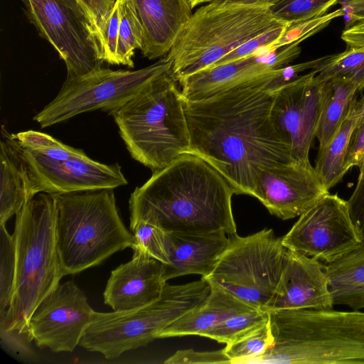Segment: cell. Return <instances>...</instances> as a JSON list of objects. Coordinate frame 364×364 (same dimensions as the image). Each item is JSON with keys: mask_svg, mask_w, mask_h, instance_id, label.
Masks as SVG:
<instances>
[{"mask_svg": "<svg viewBox=\"0 0 364 364\" xmlns=\"http://www.w3.org/2000/svg\"><path fill=\"white\" fill-rule=\"evenodd\" d=\"M364 161V116L360 117L359 122L353 129L344 164V170L347 173L354 166L360 167Z\"/></svg>", "mask_w": 364, "mask_h": 364, "instance_id": "40", "label": "cell"}, {"mask_svg": "<svg viewBox=\"0 0 364 364\" xmlns=\"http://www.w3.org/2000/svg\"><path fill=\"white\" fill-rule=\"evenodd\" d=\"M287 25L288 23H286L251 38L232 50L231 53L224 56L210 67L217 66L250 56L265 48L272 46L282 36Z\"/></svg>", "mask_w": 364, "mask_h": 364, "instance_id": "37", "label": "cell"}, {"mask_svg": "<svg viewBox=\"0 0 364 364\" xmlns=\"http://www.w3.org/2000/svg\"><path fill=\"white\" fill-rule=\"evenodd\" d=\"M282 238L284 246L328 263L362 240L348 209L347 200L326 193L299 215Z\"/></svg>", "mask_w": 364, "mask_h": 364, "instance_id": "11", "label": "cell"}, {"mask_svg": "<svg viewBox=\"0 0 364 364\" xmlns=\"http://www.w3.org/2000/svg\"><path fill=\"white\" fill-rule=\"evenodd\" d=\"M0 144V225H6L35 196L21 151L2 127Z\"/></svg>", "mask_w": 364, "mask_h": 364, "instance_id": "22", "label": "cell"}, {"mask_svg": "<svg viewBox=\"0 0 364 364\" xmlns=\"http://www.w3.org/2000/svg\"><path fill=\"white\" fill-rule=\"evenodd\" d=\"M203 0H191V5H192V7L193 9L196 6H198L200 4H201V2H202Z\"/></svg>", "mask_w": 364, "mask_h": 364, "instance_id": "47", "label": "cell"}, {"mask_svg": "<svg viewBox=\"0 0 364 364\" xmlns=\"http://www.w3.org/2000/svg\"><path fill=\"white\" fill-rule=\"evenodd\" d=\"M345 14V11L341 7L320 17L289 23L282 36L271 48H278L302 38H309L327 26L333 19L344 16Z\"/></svg>", "mask_w": 364, "mask_h": 364, "instance_id": "36", "label": "cell"}, {"mask_svg": "<svg viewBox=\"0 0 364 364\" xmlns=\"http://www.w3.org/2000/svg\"><path fill=\"white\" fill-rule=\"evenodd\" d=\"M354 104L336 135L324 148L318 151L314 168L328 191L337 185L346 173L343 166L351 134L360 119V117L351 114Z\"/></svg>", "mask_w": 364, "mask_h": 364, "instance_id": "26", "label": "cell"}, {"mask_svg": "<svg viewBox=\"0 0 364 364\" xmlns=\"http://www.w3.org/2000/svg\"><path fill=\"white\" fill-rule=\"evenodd\" d=\"M268 312L274 345L246 364L364 363V312L333 309Z\"/></svg>", "mask_w": 364, "mask_h": 364, "instance_id": "3", "label": "cell"}, {"mask_svg": "<svg viewBox=\"0 0 364 364\" xmlns=\"http://www.w3.org/2000/svg\"><path fill=\"white\" fill-rule=\"evenodd\" d=\"M281 73L282 68L204 98L183 99L188 152L215 168L235 194L254 197L263 169L292 161L271 119L275 92L285 85Z\"/></svg>", "mask_w": 364, "mask_h": 364, "instance_id": "1", "label": "cell"}, {"mask_svg": "<svg viewBox=\"0 0 364 364\" xmlns=\"http://www.w3.org/2000/svg\"><path fill=\"white\" fill-rule=\"evenodd\" d=\"M169 69L112 114L131 156L152 172L188 152L183 97Z\"/></svg>", "mask_w": 364, "mask_h": 364, "instance_id": "5", "label": "cell"}, {"mask_svg": "<svg viewBox=\"0 0 364 364\" xmlns=\"http://www.w3.org/2000/svg\"><path fill=\"white\" fill-rule=\"evenodd\" d=\"M341 6L347 16V28L355 22L364 21V0H343Z\"/></svg>", "mask_w": 364, "mask_h": 364, "instance_id": "43", "label": "cell"}, {"mask_svg": "<svg viewBox=\"0 0 364 364\" xmlns=\"http://www.w3.org/2000/svg\"><path fill=\"white\" fill-rule=\"evenodd\" d=\"M302 38L292 43L273 49L265 48L237 60L210 67L178 80L184 100H196L255 78L271 70L288 65L301 53Z\"/></svg>", "mask_w": 364, "mask_h": 364, "instance_id": "17", "label": "cell"}, {"mask_svg": "<svg viewBox=\"0 0 364 364\" xmlns=\"http://www.w3.org/2000/svg\"><path fill=\"white\" fill-rule=\"evenodd\" d=\"M53 196L56 246L63 276L78 274L132 247L133 234L119 216L114 188Z\"/></svg>", "mask_w": 364, "mask_h": 364, "instance_id": "6", "label": "cell"}, {"mask_svg": "<svg viewBox=\"0 0 364 364\" xmlns=\"http://www.w3.org/2000/svg\"><path fill=\"white\" fill-rule=\"evenodd\" d=\"M283 0H203L201 4L205 3H228L238 4L250 6H265L270 8L271 6L282 1Z\"/></svg>", "mask_w": 364, "mask_h": 364, "instance_id": "44", "label": "cell"}, {"mask_svg": "<svg viewBox=\"0 0 364 364\" xmlns=\"http://www.w3.org/2000/svg\"><path fill=\"white\" fill-rule=\"evenodd\" d=\"M355 189L347 200L352 220L362 237H364V161L359 167Z\"/></svg>", "mask_w": 364, "mask_h": 364, "instance_id": "39", "label": "cell"}, {"mask_svg": "<svg viewBox=\"0 0 364 364\" xmlns=\"http://www.w3.org/2000/svg\"><path fill=\"white\" fill-rule=\"evenodd\" d=\"M230 183L200 156L186 152L153 172L129 200L130 226L142 221L164 232L237 234Z\"/></svg>", "mask_w": 364, "mask_h": 364, "instance_id": "2", "label": "cell"}, {"mask_svg": "<svg viewBox=\"0 0 364 364\" xmlns=\"http://www.w3.org/2000/svg\"><path fill=\"white\" fill-rule=\"evenodd\" d=\"M143 28L133 0H121L120 22L117 45L119 65L134 67L136 49L143 46Z\"/></svg>", "mask_w": 364, "mask_h": 364, "instance_id": "27", "label": "cell"}, {"mask_svg": "<svg viewBox=\"0 0 364 364\" xmlns=\"http://www.w3.org/2000/svg\"><path fill=\"white\" fill-rule=\"evenodd\" d=\"M13 237L14 288L9 307L0 316V331L28 333L34 310L64 277L56 246L53 194H36L16 213Z\"/></svg>", "mask_w": 364, "mask_h": 364, "instance_id": "4", "label": "cell"}, {"mask_svg": "<svg viewBox=\"0 0 364 364\" xmlns=\"http://www.w3.org/2000/svg\"><path fill=\"white\" fill-rule=\"evenodd\" d=\"M10 136L21 148L50 160L65 161L87 156L82 149L65 144L40 132L28 130L10 134Z\"/></svg>", "mask_w": 364, "mask_h": 364, "instance_id": "29", "label": "cell"}, {"mask_svg": "<svg viewBox=\"0 0 364 364\" xmlns=\"http://www.w3.org/2000/svg\"><path fill=\"white\" fill-rule=\"evenodd\" d=\"M329 193L311 164L290 161L263 169L254 197L282 220L299 216Z\"/></svg>", "mask_w": 364, "mask_h": 364, "instance_id": "15", "label": "cell"}, {"mask_svg": "<svg viewBox=\"0 0 364 364\" xmlns=\"http://www.w3.org/2000/svg\"><path fill=\"white\" fill-rule=\"evenodd\" d=\"M228 245L205 277L255 309L264 310L279 284L287 249L272 229L229 236Z\"/></svg>", "mask_w": 364, "mask_h": 364, "instance_id": "9", "label": "cell"}, {"mask_svg": "<svg viewBox=\"0 0 364 364\" xmlns=\"http://www.w3.org/2000/svg\"><path fill=\"white\" fill-rule=\"evenodd\" d=\"M338 0H283L269 9L273 16L287 23L320 17Z\"/></svg>", "mask_w": 364, "mask_h": 364, "instance_id": "34", "label": "cell"}, {"mask_svg": "<svg viewBox=\"0 0 364 364\" xmlns=\"http://www.w3.org/2000/svg\"><path fill=\"white\" fill-rule=\"evenodd\" d=\"M133 232L132 250H138L163 264L168 262L165 249V232L145 222H138L130 226Z\"/></svg>", "mask_w": 364, "mask_h": 364, "instance_id": "35", "label": "cell"}, {"mask_svg": "<svg viewBox=\"0 0 364 364\" xmlns=\"http://www.w3.org/2000/svg\"><path fill=\"white\" fill-rule=\"evenodd\" d=\"M94 310L73 282L59 284L38 305L28 326L31 341L55 353L73 352L92 321Z\"/></svg>", "mask_w": 364, "mask_h": 364, "instance_id": "12", "label": "cell"}, {"mask_svg": "<svg viewBox=\"0 0 364 364\" xmlns=\"http://www.w3.org/2000/svg\"><path fill=\"white\" fill-rule=\"evenodd\" d=\"M16 145L26 164L34 196L39 193L63 194L114 189L128 183L118 164H102L88 156L50 160Z\"/></svg>", "mask_w": 364, "mask_h": 364, "instance_id": "14", "label": "cell"}, {"mask_svg": "<svg viewBox=\"0 0 364 364\" xmlns=\"http://www.w3.org/2000/svg\"><path fill=\"white\" fill-rule=\"evenodd\" d=\"M316 74L313 70L299 75L275 92L271 119L289 146L293 161L310 164L309 151L316 138L323 84Z\"/></svg>", "mask_w": 364, "mask_h": 364, "instance_id": "13", "label": "cell"}, {"mask_svg": "<svg viewBox=\"0 0 364 364\" xmlns=\"http://www.w3.org/2000/svg\"><path fill=\"white\" fill-rule=\"evenodd\" d=\"M210 289L203 278L183 284L166 283L161 296L143 307L107 313L94 311L79 346L108 359L146 346L173 321L202 304Z\"/></svg>", "mask_w": 364, "mask_h": 364, "instance_id": "8", "label": "cell"}, {"mask_svg": "<svg viewBox=\"0 0 364 364\" xmlns=\"http://www.w3.org/2000/svg\"><path fill=\"white\" fill-rule=\"evenodd\" d=\"M16 255L13 235L0 225V316L11 304L15 279Z\"/></svg>", "mask_w": 364, "mask_h": 364, "instance_id": "33", "label": "cell"}, {"mask_svg": "<svg viewBox=\"0 0 364 364\" xmlns=\"http://www.w3.org/2000/svg\"><path fill=\"white\" fill-rule=\"evenodd\" d=\"M225 232L183 234L166 232L165 249L168 262L163 264V278L168 279L187 274L209 275L229 243Z\"/></svg>", "mask_w": 364, "mask_h": 364, "instance_id": "21", "label": "cell"}, {"mask_svg": "<svg viewBox=\"0 0 364 364\" xmlns=\"http://www.w3.org/2000/svg\"><path fill=\"white\" fill-rule=\"evenodd\" d=\"M166 364L230 363L223 348L213 351H196L193 349L177 350L167 358Z\"/></svg>", "mask_w": 364, "mask_h": 364, "instance_id": "38", "label": "cell"}, {"mask_svg": "<svg viewBox=\"0 0 364 364\" xmlns=\"http://www.w3.org/2000/svg\"><path fill=\"white\" fill-rule=\"evenodd\" d=\"M321 80L345 77L351 80L358 90L364 88V48H348L340 53L325 56L314 69Z\"/></svg>", "mask_w": 364, "mask_h": 364, "instance_id": "28", "label": "cell"}, {"mask_svg": "<svg viewBox=\"0 0 364 364\" xmlns=\"http://www.w3.org/2000/svg\"><path fill=\"white\" fill-rule=\"evenodd\" d=\"M1 343L5 350L23 359L33 358V352L30 348L28 333L16 331H0Z\"/></svg>", "mask_w": 364, "mask_h": 364, "instance_id": "41", "label": "cell"}, {"mask_svg": "<svg viewBox=\"0 0 364 364\" xmlns=\"http://www.w3.org/2000/svg\"><path fill=\"white\" fill-rule=\"evenodd\" d=\"M171 68L167 55L136 70H114L98 65L85 74L67 77L57 96L33 119L44 128L97 109L112 114L149 81Z\"/></svg>", "mask_w": 364, "mask_h": 364, "instance_id": "10", "label": "cell"}, {"mask_svg": "<svg viewBox=\"0 0 364 364\" xmlns=\"http://www.w3.org/2000/svg\"><path fill=\"white\" fill-rule=\"evenodd\" d=\"M351 114L352 116L357 117L364 116V101H355L351 112Z\"/></svg>", "mask_w": 364, "mask_h": 364, "instance_id": "46", "label": "cell"}, {"mask_svg": "<svg viewBox=\"0 0 364 364\" xmlns=\"http://www.w3.org/2000/svg\"><path fill=\"white\" fill-rule=\"evenodd\" d=\"M274 342L269 319L238 340L227 344L223 350L230 364H246L249 360L271 348Z\"/></svg>", "mask_w": 364, "mask_h": 364, "instance_id": "31", "label": "cell"}, {"mask_svg": "<svg viewBox=\"0 0 364 364\" xmlns=\"http://www.w3.org/2000/svg\"><path fill=\"white\" fill-rule=\"evenodd\" d=\"M166 282L160 261L133 250L130 261L112 270L103 293L113 311L139 309L158 299Z\"/></svg>", "mask_w": 364, "mask_h": 364, "instance_id": "19", "label": "cell"}, {"mask_svg": "<svg viewBox=\"0 0 364 364\" xmlns=\"http://www.w3.org/2000/svg\"><path fill=\"white\" fill-rule=\"evenodd\" d=\"M269 7L206 3L193 13L166 55L177 79L206 69L246 41L286 23Z\"/></svg>", "mask_w": 364, "mask_h": 364, "instance_id": "7", "label": "cell"}, {"mask_svg": "<svg viewBox=\"0 0 364 364\" xmlns=\"http://www.w3.org/2000/svg\"><path fill=\"white\" fill-rule=\"evenodd\" d=\"M334 305L364 309V237L360 242L324 265Z\"/></svg>", "mask_w": 364, "mask_h": 364, "instance_id": "24", "label": "cell"}, {"mask_svg": "<svg viewBox=\"0 0 364 364\" xmlns=\"http://www.w3.org/2000/svg\"><path fill=\"white\" fill-rule=\"evenodd\" d=\"M65 6L70 9L75 16L78 18L83 27V19L81 13L74 0H60Z\"/></svg>", "mask_w": 364, "mask_h": 364, "instance_id": "45", "label": "cell"}, {"mask_svg": "<svg viewBox=\"0 0 364 364\" xmlns=\"http://www.w3.org/2000/svg\"><path fill=\"white\" fill-rule=\"evenodd\" d=\"M341 38L348 48H364V21L346 28Z\"/></svg>", "mask_w": 364, "mask_h": 364, "instance_id": "42", "label": "cell"}, {"mask_svg": "<svg viewBox=\"0 0 364 364\" xmlns=\"http://www.w3.org/2000/svg\"><path fill=\"white\" fill-rule=\"evenodd\" d=\"M210 287L202 304L171 323L157 335V338L199 336L230 316L256 310L232 294L219 287Z\"/></svg>", "mask_w": 364, "mask_h": 364, "instance_id": "23", "label": "cell"}, {"mask_svg": "<svg viewBox=\"0 0 364 364\" xmlns=\"http://www.w3.org/2000/svg\"><path fill=\"white\" fill-rule=\"evenodd\" d=\"M333 305L324 265L313 257L287 250L279 284L264 310H322L331 309Z\"/></svg>", "mask_w": 364, "mask_h": 364, "instance_id": "18", "label": "cell"}, {"mask_svg": "<svg viewBox=\"0 0 364 364\" xmlns=\"http://www.w3.org/2000/svg\"><path fill=\"white\" fill-rule=\"evenodd\" d=\"M82 19L83 28L94 56L97 54L102 33L117 0H74Z\"/></svg>", "mask_w": 364, "mask_h": 364, "instance_id": "32", "label": "cell"}, {"mask_svg": "<svg viewBox=\"0 0 364 364\" xmlns=\"http://www.w3.org/2000/svg\"><path fill=\"white\" fill-rule=\"evenodd\" d=\"M358 91L357 85L345 77H334L323 80L316 130L318 149L324 148L338 132L356 101Z\"/></svg>", "mask_w": 364, "mask_h": 364, "instance_id": "25", "label": "cell"}, {"mask_svg": "<svg viewBox=\"0 0 364 364\" xmlns=\"http://www.w3.org/2000/svg\"><path fill=\"white\" fill-rule=\"evenodd\" d=\"M360 102L364 101V95L362 96L361 99L359 100Z\"/></svg>", "mask_w": 364, "mask_h": 364, "instance_id": "48", "label": "cell"}, {"mask_svg": "<svg viewBox=\"0 0 364 364\" xmlns=\"http://www.w3.org/2000/svg\"><path fill=\"white\" fill-rule=\"evenodd\" d=\"M22 1L30 22L64 61L67 77L85 74L101 64L80 21L60 0Z\"/></svg>", "mask_w": 364, "mask_h": 364, "instance_id": "16", "label": "cell"}, {"mask_svg": "<svg viewBox=\"0 0 364 364\" xmlns=\"http://www.w3.org/2000/svg\"><path fill=\"white\" fill-rule=\"evenodd\" d=\"M269 319L268 311L252 310L230 316L201 333L199 336L227 345L238 340Z\"/></svg>", "mask_w": 364, "mask_h": 364, "instance_id": "30", "label": "cell"}, {"mask_svg": "<svg viewBox=\"0 0 364 364\" xmlns=\"http://www.w3.org/2000/svg\"><path fill=\"white\" fill-rule=\"evenodd\" d=\"M133 1L143 28V56L149 60L166 56L193 14L191 0Z\"/></svg>", "mask_w": 364, "mask_h": 364, "instance_id": "20", "label": "cell"}]
</instances>
